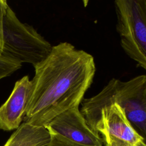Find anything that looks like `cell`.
Returning a JSON list of instances; mask_svg holds the SVG:
<instances>
[{"label":"cell","instance_id":"6da1fadb","mask_svg":"<svg viewBox=\"0 0 146 146\" xmlns=\"http://www.w3.org/2000/svg\"><path fill=\"white\" fill-rule=\"evenodd\" d=\"M34 67L24 122L44 127L79 107L96 71L94 57L67 42L52 46L48 56Z\"/></svg>","mask_w":146,"mask_h":146},{"label":"cell","instance_id":"7a4b0ae2","mask_svg":"<svg viewBox=\"0 0 146 146\" xmlns=\"http://www.w3.org/2000/svg\"><path fill=\"white\" fill-rule=\"evenodd\" d=\"M113 103L123 108L128 121L146 145V75L127 81L112 78L98 94L83 99L80 111L90 128L101 110Z\"/></svg>","mask_w":146,"mask_h":146},{"label":"cell","instance_id":"3957f363","mask_svg":"<svg viewBox=\"0 0 146 146\" xmlns=\"http://www.w3.org/2000/svg\"><path fill=\"white\" fill-rule=\"evenodd\" d=\"M3 55L33 66L44 60L52 48L33 26L21 22L9 6L3 19Z\"/></svg>","mask_w":146,"mask_h":146},{"label":"cell","instance_id":"277c9868","mask_svg":"<svg viewBox=\"0 0 146 146\" xmlns=\"http://www.w3.org/2000/svg\"><path fill=\"white\" fill-rule=\"evenodd\" d=\"M114 7L121 46L146 71V0H116Z\"/></svg>","mask_w":146,"mask_h":146},{"label":"cell","instance_id":"5b68a950","mask_svg":"<svg viewBox=\"0 0 146 146\" xmlns=\"http://www.w3.org/2000/svg\"><path fill=\"white\" fill-rule=\"evenodd\" d=\"M45 127L50 132L82 146H103V144L102 137L90 128L79 107L63 112Z\"/></svg>","mask_w":146,"mask_h":146},{"label":"cell","instance_id":"8992f818","mask_svg":"<svg viewBox=\"0 0 146 146\" xmlns=\"http://www.w3.org/2000/svg\"><path fill=\"white\" fill-rule=\"evenodd\" d=\"M90 128L99 135L107 133L133 146L142 140L128 121L123 108L116 103L102 109Z\"/></svg>","mask_w":146,"mask_h":146},{"label":"cell","instance_id":"52a82bcc","mask_svg":"<svg viewBox=\"0 0 146 146\" xmlns=\"http://www.w3.org/2000/svg\"><path fill=\"white\" fill-rule=\"evenodd\" d=\"M31 80L26 75L17 81L6 101L0 107V129H17L26 115L31 90Z\"/></svg>","mask_w":146,"mask_h":146},{"label":"cell","instance_id":"ba28073f","mask_svg":"<svg viewBox=\"0 0 146 146\" xmlns=\"http://www.w3.org/2000/svg\"><path fill=\"white\" fill-rule=\"evenodd\" d=\"M51 138V134L46 127L23 122L3 146H47Z\"/></svg>","mask_w":146,"mask_h":146},{"label":"cell","instance_id":"9c48e42d","mask_svg":"<svg viewBox=\"0 0 146 146\" xmlns=\"http://www.w3.org/2000/svg\"><path fill=\"white\" fill-rule=\"evenodd\" d=\"M21 66V63L5 56L0 52V80L10 76L19 70Z\"/></svg>","mask_w":146,"mask_h":146},{"label":"cell","instance_id":"30bf717a","mask_svg":"<svg viewBox=\"0 0 146 146\" xmlns=\"http://www.w3.org/2000/svg\"><path fill=\"white\" fill-rule=\"evenodd\" d=\"M51 134V141L47 146H82L68 140L62 136L50 132Z\"/></svg>","mask_w":146,"mask_h":146},{"label":"cell","instance_id":"8fae6325","mask_svg":"<svg viewBox=\"0 0 146 146\" xmlns=\"http://www.w3.org/2000/svg\"><path fill=\"white\" fill-rule=\"evenodd\" d=\"M102 138L105 146H133L107 133L102 134Z\"/></svg>","mask_w":146,"mask_h":146},{"label":"cell","instance_id":"7c38bea8","mask_svg":"<svg viewBox=\"0 0 146 146\" xmlns=\"http://www.w3.org/2000/svg\"><path fill=\"white\" fill-rule=\"evenodd\" d=\"M9 5L5 0H0V52H2L3 45V19Z\"/></svg>","mask_w":146,"mask_h":146},{"label":"cell","instance_id":"4fadbf2b","mask_svg":"<svg viewBox=\"0 0 146 146\" xmlns=\"http://www.w3.org/2000/svg\"><path fill=\"white\" fill-rule=\"evenodd\" d=\"M135 146H146V145L143 142L142 140L140 141L139 142H138L136 145Z\"/></svg>","mask_w":146,"mask_h":146}]
</instances>
